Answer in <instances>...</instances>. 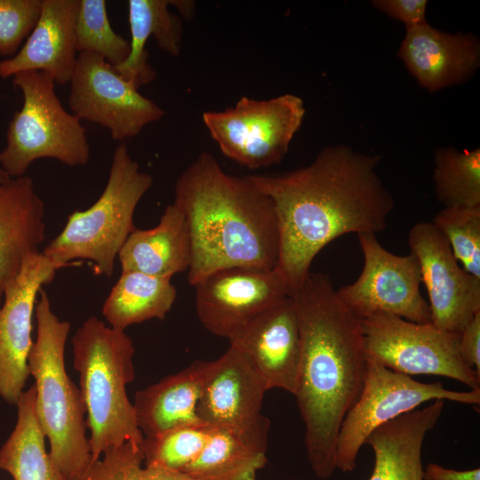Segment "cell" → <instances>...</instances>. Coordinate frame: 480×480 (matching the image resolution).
Returning <instances> with one entry per match:
<instances>
[{
	"label": "cell",
	"instance_id": "26",
	"mask_svg": "<svg viewBox=\"0 0 480 480\" xmlns=\"http://www.w3.org/2000/svg\"><path fill=\"white\" fill-rule=\"evenodd\" d=\"M35 385L17 403V421L0 448V469L13 480H68L45 448V436L35 410Z\"/></svg>",
	"mask_w": 480,
	"mask_h": 480
},
{
	"label": "cell",
	"instance_id": "38",
	"mask_svg": "<svg viewBox=\"0 0 480 480\" xmlns=\"http://www.w3.org/2000/svg\"><path fill=\"white\" fill-rule=\"evenodd\" d=\"M11 177L0 168V184L9 180Z\"/></svg>",
	"mask_w": 480,
	"mask_h": 480
},
{
	"label": "cell",
	"instance_id": "7",
	"mask_svg": "<svg viewBox=\"0 0 480 480\" xmlns=\"http://www.w3.org/2000/svg\"><path fill=\"white\" fill-rule=\"evenodd\" d=\"M12 77L23 104L9 123L0 168L11 178H18L40 158H54L69 166L85 165L91 156L86 130L63 107L54 80L39 71L20 72Z\"/></svg>",
	"mask_w": 480,
	"mask_h": 480
},
{
	"label": "cell",
	"instance_id": "35",
	"mask_svg": "<svg viewBox=\"0 0 480 480\" xmlns=\"http://www.w3.org/2000/svg\"><path fill=\"white\" fill-rule=\"evenodd\" d=\"M459 348L463 360L480 374V312L460 332Z\"/></svg>",
	"mask_w": 480,
	"mask_h": 480
},
{
	"label": "cell",
	"instance_id": "28",
	"mask_svg": "<svg viewBox=\"0 0 480 480\" xmlns=\"http://www.w3.org/2000/svg\"><path fill=\"white\" fill-rule=\"evenodd\" d=\"M434 163L435 191L444 207H480L479 148H436Z\"/></svg>",
	"mask_w": 480,
	"mask_h": 480
},
{
	"label": "cell",
	"instance_id": "39",
	"mask_svg": "<svg viewBox=\"0 0 480 480\" xmlns=\"http://www.w3.org/2000/svg\"><path fill=\"white\" fill-rule=\"evenodd\" d=\"M2 301H3V290L0 288V306L2 304Z\"/></svg>",
	"mask_w": 480,
	"mask_h": 480
},
{
	"label": "cell",
	"instance_id": "13",
	"mask_svg": "<svg viewBox=\"0 0 480 480\" xmlns=\"http://www.w3.org/2000/svg\"><path fill=\"white\" fill-rule=\"evenodd\" d=\"M193 286L199 321L211 333L228 340L267 308L289 296L277 268H225Z\"/></svg>",
	"mask_w": 480,
	"mask_h": 480
},
{
	"label": "cell",
	"instance_id": "40",
	"mask_svg": "<svg viewBox=\"0 0 480 480\" xmlns=\"http://www.w3.org/2000/svg\"><path fill=\"white\" fill-rule=\"evenodd\" d=\"M287 480H299V479H294V478H292V479H287Z\"/></svg>",
	"mask_w": 480,
	"mask_h": 480
},
{
	"label": "cell",
	"instance_id": "37",
	"mask_svg": "<svg viewBox=\"0 0 480 480\" xmlns=\"http://www.w3.org/2000/svg\"><path fill=\"white\" fill-rule=\"evenodd\" d=\"M171 4L177 7L182 17L188 19L194 12V3L190 1H170Z\"/></svg>",
	"mask_w": 480,
	"mask_h": 480
},
{
	"label": "cell",
	"instance_id": "18",
	"mask_svg": "<svg viewBox=\"0 0 480 480\" xmlns=\"http://www.w3.org/2000/svg\"><path fill=\"white\" fill-rule=\"evenodd\" d=\"M79 0H42L39 19L18 52L0 60V77L25 71L49 75L55 83H69L77 51L75 26Z\"/></svg>",
	"mask_w": 480,
	"mask_h": 480
},
{
	"label": "cell",
	"instance_id": "10",
	"mask_svg": "<svg viewBox=\"0 0 480 480\" xmlns=\"http://www.w3.org/2000/svg\"><path fill=\"white\" fill-rule=\"evenodd\" d=\"M366 357L405 375H437L480 389V374L461 357L460 333L375 313L361 320Z\"/></svg>",
	"mask_w": 480,
	"mask_h": 480
},
{
	"label": "cell",
	"instance_id": "19",
	"mask_svg": "<svg viewBox=\"0 0 480 480\" xmlns=\"http://www.w3.org/2000/svg\"><path fill=\"white\" fill-rule=\"evenodd\" d=\"M398 56L421 87L436 92L468 80L479 67L480 47L471 34H448L427 23L406 29Z\"/></svg>",
	"mask_w": 480,
	"mask_h": 480
},
{
	"label": "cell",
	"instance_id": "9",
	"mask_svg": "<svg viewBox=\"0 0 480 480\" xmlns=\"http://www.w3.org/2000/svg\"><path fill=\"white\" fill-rule=\"evenodd\" d=\"M305 113L302 99L293 94L264 100L244 96L232 108L204 112L203 121L225 156L259 169L284 159Z\"/></svg>",
	"mask_w": 480,
	"mask_h": 480
},
{
	"label": "cell",
	"instance_id": "14",
	"mask_svg": "<svg viewBox=\"0 0 480 480\" xmlns=\"http://www.w3.org/2000/svg\"><path fill=\"white\" fill-rule=\"evenodd\" d=\"M408 244L428 291L431 323L460 333L480 312V278L459 265L445 236L432 222L412 226Z\"/></svg>",
	"mask_w": 480,
	"mask_h": 480
},
{
	"label": "cell",
	"instance_id": "15",
	"mask_svg": "<svg viewBox=\"0 0 480 480\" xmlns=\"http://www.w3.org/2000/svg\"><path fill=\"white\" fill-rule=\"evenodd\" d=\"M59 268L42 252L29 255L19 275L3 290L0 306V397L11 405L20 400L29 374L33 314L44 285Z\"/></svg>",
	"mask_w": 480,
	"mask_h": 480
},
{
	"label": "cell",
	"instance_id": "33",
	"mask_svg": "<svg viewBox=\"0 0 480 480\" xmlns=\"http://www.w3.org/2000/svg\"><path fill=\"white\" fill-rule=\"evenodd\" d=\"M42 0H0V55L14 56L35 28Z\"/></svg>",
	"mask_w": 480,
	"mask_h": 480
},
{
	"label": "cell",
	"instance_id": "30",
	"mask_svg": "<svg viewBox=\"0 0 480 480\" xmlns=\"http://www.w3.org/2000/svg\"><path fill=\"white\" fill-rule=\"evenodd\" d=\"M210 433L207 425L176 428L144 436L140 444L143 463L182 472L200 454Z\"/></svg>",
	"mask_w": 480,
	"mask_h": 480
},
{
	"label": "cell",
	"instance_id": "20",
	"mask_svg": "<svg viewBox=\"0 0 480 480\" xmlns=\"http://www.w3.org/2000/svg\"><path fill=\"white\" fill-rule=\"evenodd\" d=\"M44 203L27 176L0 184V288L12 282L44 241Z\"/></svg>",
	"mask_w": 480,
	"mask_h": 480
},
{
	"label": "cell",
	"instance_id": "16",
	"mask_svg": "<svg viewBox=\"0 0 480 480\" xmlns=\"http://www.w3.org/2000/svg\"><path fill=\"white\" fill-rule=\"evenodd\" d=\"M268 390L249 357L229 346L211 363L197 403V416L207 426L268 436L270 421L261 413Z\"/></svg>",
	"mask_w": 480,
	"mask_h": 480
},
{
	"label": "cell",
	"instance_id": "3",
	"mask_svg": "<svg viewBox=\"0 0 480 480\" xmlns=\"http://www.w3.org/2000/svg\"><path fill=\"white\" fill-rule=\"evenodd\" d=\"M173 204L186 219L191 243V285L221 268H276L280 236L271 199L248 176L224 172L202 152L175 183Z\"/></svg>",
	"mask_w": 480,
	"mask_h": 480
},
{
	"label": "cell",
	"instance_id": "5",
	"mask_svg": "<svg viewBox=\"0 0 480 480\" xmlns=\"http://www.w3.org/2000/svg\"><path fill=\"white\" fill-rule=\"evenodd\" d=\"M38 296L35 308L36 338L28 361L29 374L35 380L36 414L58 468L68 480H83L92 456L84 400L65 367V347L71 326L54 313L43 288Z\"/></svg>",
	"mask_w": 480,
	"mask_h": 480
},
{
	"label": "cell",
	"instance_id": "29",
	"mask_svg": "<svg viewBox=\"0 0 480 480\" xmlns=\"http://www.w3.org/2000/svg\"><path fill=\"white\" fill-rule=\"evenodd\" d=\"M76 49L100 55L112 67L123 63L130 54V41L111 27L105 0H79L75 26Z\"/></svg>",
	"mask_w": 480,
	"mask_h": 480
},
{
	"label": "cell",
	"instance_id": "2",
	"mask_svg": "<svg viewBox=\"0 0 480 480\" xmlns=\"http://www.w3.org/2000/svg\"><path fill=\"white\" fill-rule=\"evenodd\" d=\"M292 300L301 342L294 396L308 463L316 477L327 479L336 470L341 423L364 385L367 357L362 323L340 300L326 274L309 272Z\"/></svg>",
	"mask_w": 480,
	"mask_h": 480
},
{
	"label": "cell",
	"instance_id": "8",
	"mask_svg": "<svg viewBox=\"0 0 480 480\" xmlns=\"http://www.w3.org/2000/svg\"><path fill=\"white\" fill-rule=\"evenodd\" d=\"M435 400L478 405L480 389L455 391L445 388L439 381L420 382L367 358L361 394L339 431L336 469L353 471L360 449L374 429Z\"/></svg>",
	"mask_w": 480,
	"mask_h": 480
},
{
	"label": "cell",
	"instance_id": "31",
	"mask_svg": "<svg viewBox=\"0 0 480 480\" xmlns=\"http://www.w3.org/2000/svg\"><path fill=\"white\" fill-rule=\"evenodd\" d=\"M432 223L445 236L462 268L480 278V207H444Z\"/></svg>",
	"mask_w": 480,
	"mask_h": 480
},
{
	"label": "cell",
	"instance_id": "32",
	"mask_svg": "<svg viewBox=\"0 0 480 480\" xmlns=\"http://www.w3.org/2000/svg\"><path fill=\"white\" fill-rule=\"evenodd\" d=\"M92 462L83 480H192L185 474L143 463L140 444L126 442Z\"/></svg>",
	"mask_w": 480,
	"mask_h": 480
},
{
	"label": "cell",
	"instance_id": "11",
	"mask_svg": "<svg viewBox=\"0 0 480 480\" xmlns=\"http://www.w3.org/2000/svg\"><path fill=\"white\" fill-rule=\"evenodd\" d=\"M364 266L358 278L336 290L343 304L361 320L387 313L418 323H431L428 303L420 292L421 272L416 256L385 249L374 234H359Z\"/></svg>",
	"mask_w": 480,
	"mask_h": 480
},
{
	"label": "cell",
	"instance_id": "4",
	"mask_svg": "<svg viewBox=\"0 0 480 480\" xmlns=\"http://www.w3.org/2000/svg\"><path fill=\"white\" fill-rule=\"evenodd\" d=\"M73 366L86 411L92 463L107 451L144 438L126 387L135 376V348L123 330L88 317L71 339Z\"/></svg>",
	"mask_w": 480,
	"mask_h": 480
},
{
	"label": "cell",
	"instance_id": "23",
	"mask_svg": "<svg viewBox=\"0 0 480 480\" xmlns=\"http://www.w3.org/2000/svg\"><path fill=\"white\" fill-rule=\"evenodd\" d=\"M117 259L122 271H137L167 277L188 270L191 243L182 212L168 204L159 223L150 229L135 228L122 246Z\"/></svg>",
	"mask_w": 480,
	"mask_h": 480
},
{
	"label": "cell",
	"instance_id": "6",
	"mask_svg": "<svg viewBox=\"0 0 480 480\" xmlns=\"http://www.w3.org/2000/svg\"><path fill=\"white\" fill-rule=\"evenodd\" d=\"M152 184V176L140 171L124 143L119 144L102 194L88 209L70 213L42 254L59 268L87 260L97 274L111 276L122 246L136 228L135 209Z\"/></svg>",
	"mask_w": 480,
	"mask_h": 480
},
{
	"label": "cell",
	"instance_id": "22",
	"mask_svg": "<svg viewBox=\"0 0 480 480\" xmlns=\"http://www.w3.org/2000/svg\"><path fill=\"white\" fill-rule=\"evenodd\" d=\"M212 361L196 360L177 373L136 392L133 407L144 436L204 424L196 413L197 403Z\"/></svg>",
	"mask_w": 480,
	"mask_h": 480
},
{
	"label": "cell",
	"instance_id": "21",
	"mask_svg": "<svg viewBox=\"0 0 480 480\" xmlns=\"http://www.w3.org/2000/svg\"><path fill=\"white\" fill-rule=\"evenodd\" d=\"M444 407L435 400L374 429L365 441L374 454L368 480H423L422 445Z\"/></svg>",
	"mask_w": 480,
	"mask_h": 480
},
{
	"label": "cell",
	"instance_id": "12",
	"mask_svg": "<svg viewBox=\"0 0 480 480\" xmlns=\"http://www.w3.org/2000/svg\"><path fill=\"white\" fill-rule=\"evenodd\" d=\"M69 83L72 114L107 128L115 140L135 137L165 114L97 53H78Z\"/></svg>",
	"mask_w": 480,
	"mask_h": 480
},
{
	"label": "cell",
	"instance_id": "36",
	"mask_svg": "<svg viewBox=\"0 0 480 480\" xmlns=\"http://www.w3.org/2000/svg\"><path fill=\"white\" fill-rule=\"evenodd\" d=\"M423 480H480V468L456 470L428 463L423 468Z\"/></svg>",
	"mask_w": 480,
	"mask_h": 480
},
{
	"label": "cell",
	"instance_id": "17",
	"mask_svg": "<svg viewBox=\"0 0 480 480\" xmlns=\"http://www.w3.org/2000/svg\"><path fill=\"white\" fill-rule=\"evenodd\" d=\"M245 354L268 389L294 396L300 375L301 342L299 322L291 297H285L255 316L229 340Z\"/></svg>",
	"mask_w": 480,
	"mask_h": 480
},
{
	"label": "cell",
	"instance_id": "27",
	"mask_svg": "<svg viewBox=\"0 0 480 480\" xmlns=\"http://www.w3.org/2000/svg\"><path fill=\"white\" fill-rule=\"evenodd\" d=\"M177 290L171 278L137 271H122L102 305L108 325L124 331L151 319H164L172 309Z\"/></svg>",
	"mask_w": 480,
	"mask_h": 480
},
{
	"label": "cell",
	"instance_id": "24",
	"mask_svg": "<svg viewBox=\"0 0 480 480\" xmlns=\"http://www.w3.org/2000/svg\"><path fill=\"white\" fill-rule=\"evenodd\" d=\"M168 0H129L128 20L131 51L127 59L115 69L136 88L151 83L156 76L148 63L146 50L152 36L160 49L177 56L181 48L182 24L169 10Z\"/></svg>",
	"mask_w": 480,
	"mask_h": 480
},
{
	"label": "cell",
	"instance_id": "25",
	"mask_svg": "<svg viewBox=\"0 0 480 480\" xmlns=\"http://www.w3.org/2000/svg\"><path fill=\"white\" fill-rule=\"evenodd\" d=\"M209 427L202 452L181 473L192 480H255L268 462V436Z\"/></svg>",
	"mask_w": 480,
	"mask_h": 480
},
{
	"label": "cell",
	"instance_id": "34",
	"mask_svg": "<svg viewBox=\"0 0 480 480\" xmlns=\"http://www.w3.org/2000/svg\"><path fill=\"white\" fill-rule=\"evenodd\" d=\"M372 3L378 10L402 21L406 29L428 23L426 0H375Z\"/></svg>",
	"mask_w": 480,
	"mask_h": 480
},
{
	"label": "cell",
	"instance_id": "1",
	"mask_svg": "<svg viewBox=\"0 0 480 480\" xmlns=\"http://www.w3.org/2000/svg\"><path fill=\"white\" fill-rule=\"evenodd\" d=\"M380 156L326 146L311 164L276 175H248L272 201L280 251L276 268L292 298L318 252L340 236L382 232L394 199L377 173Z\"/></svg>",
	"mask_w": 480,
	"mask_h": 480
}]
</instances>
